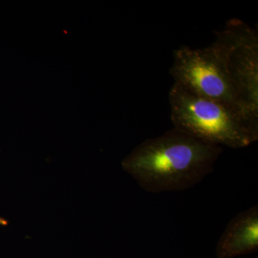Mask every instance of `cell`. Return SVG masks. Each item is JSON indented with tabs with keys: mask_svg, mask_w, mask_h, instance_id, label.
<instances>
[{
	"mask_svg": "<svg viewBox=\"0 0 258 258\" xmlns=\"http://www.w3.org/2000/svg\"><path fill=\"white\" fill-rule=\"evenodd\" d=\"M215 34L241 106L249 121L258 127L257 31L239 19H232Z\"/></svg>",
	"mask_w": 258,
	"mask_h": 258,
	"instance_id": "4",
	"label": "cell"
},
{
	"mask_svg": "<svg viewBox=\"0 0 258 258\" xmlns=\"http://www.w3.org/2000/svg\"><path fill=\"white\" fill-rule=\"evenodd\" d=\"M169 73L174 83L195 94L228 107L258 128L244 113L231 83L223 50L216 40L204 48L184 45L174 50Z\"/></svg>",
	"mask_w": 258,
	"mask_h": 258,
	"instance_id": "3",
	"label": "cell"
},
{
	"mask_svg": "<svg viewBox=\"0 0 258 258\" xmlns=\"http://www.w3.org/2000/svg\"><path fill=\"white\" fill-rule=\"evenodd\" d=\"M258 247V206L237 214L227 224L217 242L218 258H232L252 253Z\"/></svg>",
	"mask_w": 258,
	"mask_h": 258,
	"instance_id": "5",
	"label": "cell"
},
{
	"mask_svg": "<svg viewBox=\"0 0 258 258\" xmlns=\"http://www.w3.org/2000/svg\"><path fill=\"white\" fill-rule=\"evenodd\" d=\"M174 128L206 143L242 149L258 139V128L222 103L174 83L169 93Z\"/></svg>",
	"mask_w": 258,
	"mask_h": 258,
	"instance_id": "2",
	"label": "cell"
},
{
	"mask_svg": "<svg viewBox=\"0 0 258 258\" xmlns=\"http://www.w3.org/2000/svg\"><path fill=\"white\" fill-rule=\"evenodd\" d=\"M222 152V147L174 127L139 144L121 165L147 192L179 191L211 174Z\"/></svg>",
	"mask_w": 258,
	"mask_h": 258,
	"instance_id": "1",
	"label": "cell"
},
{
	"mask_svg": "<svg viewBox=\"0 0 258 258\" xmlns=\"http://www.w3.org/2000/svg\"><path fill=\"white\" fill-rule=\"evenodd\" d=\"M8 225V221L3 218V217H0V226H7Z\"/></svg>",
	"mask_w": 258,
	"mask_h": 258,
	"instance_id": "6",
	"label": "cell"
}]
</instances>
